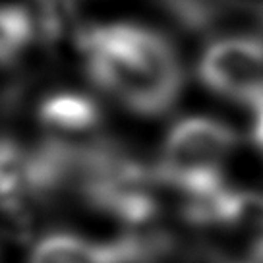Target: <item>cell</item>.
Masks as SVG:
<instances>
[{
    "label": "cell",
    "mask_w": 263,
    "mask_h": 263,
    "mask_svg": "<svg viewBox=\"0 0 263 263\" xmlns=\"http://www.w3.org/2000/svg\"><path fill=\"white\" fill-rule=\"evenodd\" d=\"M89 78L143 116L166 112L180 95V58L171 41L143 25L110 24L80 33Z\"/></svg>",
    "instance_id": "6da1fadb"
},
{
    "label": "cell",
    "mask_w": 263,
    "mask_h": 263,
    "mask_svg": "<svg viewBox=\"0 0 263 263\" xmlns=\"http://www.w3.org/2000/svg\"><path fill=\"white\" fill-rule=\"evenodd\" d=\"M236 145V134L221 120L190 116L174 124L164 140L155 176L196 201L215 197L221 174Z\"/></svg>",
    "instance_id": "7a4b0ae2"
},
{
    "label": "cell",
    "mask_w": 263,
    "mask_h": 263,
    "mask_svg": "<svg viewBox=\"0 0 263 263\" xmlns=\"http://www.w3.org/2000/svg\"><path fill=\"white\" fill-rule=\"evenodd\" d=\"M199 78L222 97L263 108V41L255 37H224L211 43L199 60Z\"/></svg>",
    "instance_id": "3957f363"
},
{
    "label": "cell",
    "mask_w": 263,
    "mask_h": 263,
    "mask_svg": "<svg viewBox=\"0 0 263 263\" xmlns=\"http://www.w3.org/2000/svg\"><path fill=\"white\" fill-rule=\"evenodd\" d=\"M159 248V238L147 230L115 242H95L70 232H57L45 236L33 248L29 263H138Z\"/></svg>",
    "instance_id": "277c9868"
},
{
    "label": "cell",
    "mask_w": 263,
    "mask_h": 263,
    "mask_svg": "<svg viewBox=\"0 0 263 263\" xmlns=\"http://www.w3.org/2000/svg\"><path fill=\"white\" fill-rule=\"evenodd\" d=\"M190 215L221 224L255 263H263V194L222 190L211 199L192 203Z\"/></svg>",
    "instance_id": "5b68a950"
},
{
    "label": "cell",
    "mask_w": 263,
    "mask_h": 263,
    "mask_svg": "<svg viewBox=\"0 0 263 263\" xmlns=\"http://www.w3.org/2000/svg\"><path fill=\"white\" fill-rule=\"evenodd\" d=\"M27 197H39L35 149L0 138V211L20 217Z\"/></svg>",
    "instance_id": "8992f818"
},
{
    "label": "cell",
    "mask_w": 263,
    "mask_h": 263,
    "mask_svg": "<svg viewBox=\"0 0 263 263\" xmlns=\"http://www.w3.org/2000/svg\"><path fill=\"white\" fill-rule=\"evenodd\" d=\"M39 120L49 128L62 132H85L101 120L99 105L83 93H52L39 107Z\"/></svg>",
    "instance_id": "52a82bcc"
},
{
    "label": "cell",
    "mask_w": 263,
    "mask_h": 263,
    "mask_svg": "<svg viewBox=\"0 0 263 263\" xmlns=\"http://www.w3.org/2000/svg\"><path fill=\"white\" fill-rule=\"evenodd\" d=\"M31 14L22 6H0V64H8L29 45L35 31Z\"/></svg>",
    "instance_id": "ba28073f"
},
{
    "label": "cell",
    "mask_w": 263,
    "mask_h": 263,
    "mask_svg": "<svg viewBox=\"0 0 263 263\" xmlns=\"http://www.w3.org/2000/svg\"><path fill=\"white\" fill-rule=\"evenodd\" d=\"M74 22L72 0H37V22L35 27L49 43L64 37L66 29Z\"/></svg>",
    "instance_id": "9c48e42d"
},
{
    "label": "cell",
    "mask_w": 263,
    "mask_h": 263,
    "mask_svg": "<svg viewBox=\"0 0 263 263\" xmlns=\"http://www.w3.org/2000/svg\"><path fill=\"white\" fill-rule=\"evenodd\" d=\"M254 141L257 149L263 153V108L255 112V120H254Z\"/></svg>",
    "instance_id": "30bf717a"
}]
</instances>
